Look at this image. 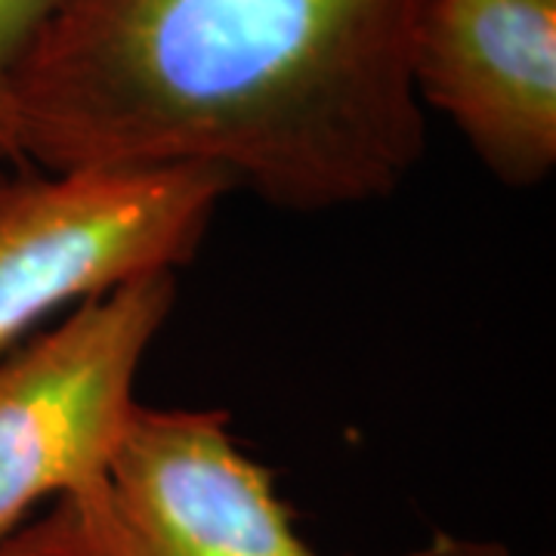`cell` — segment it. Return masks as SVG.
Returning a JSON list of instances; mask_svg holds the SVG:
<instances>
[{
    "label": "cell",
    "mask_w": 556,
    "mask_h": 556,
    "mask_svg": "<svg viewBox=\"0 0 556 556\" xmlns=\"http://www.w3.org/2000/svg\"><path fill=\"white\" fill-rule=\"evenodd\" d=\"M424 0H56L10 87L20 170L199 164L285 211L393 195L427 149Z\"/></svg>",
    "instance_id": "obj_1"
},
{
    "label": "cell",
    "mask_w": 556,
    "mask_h": 556,
    "mask_svg": "<svg viewBox=\"0 0 556 556\" xmlns=\"http://www.w3.org/2000/svg\"><path fill=\"white\" fill-rule=\"evenodd\" d=\"M0 556H321L223 412L137 402L100 473L43 504Z\"/></svg>",
    "instance_id": "obj_2"
},
{
    "label": "cell",
    "mask_w": 556,
    "mask_h": 556,
    "mask_svg": "<svg viewBox=\"0 0 556 556\" xmlns=\"http://www.w3.org/2000/svg\"><path fill=\"white\" fill-rule=\"evenodd\" d=\"M229 192L199 164L16 174L0 201V353L68 303L177 273Z\"/></svg>",
    "instance_id": "obj_3"
},
{
    "label": "cell",
    "mask_w": 556,
    "mask_h": 556,
    "mask_svg": "<svg viewBox=\"0 0 556 556\" xmlns=\"http://www.w3.org/2000/svg\"><path fill=\"white\" fill-rule=\"evenodd\" d=\"M174 300L177 273L134 278L0 358V544L105 467Z\"/></svg>",
    "instance_id": "obj_4"
},
{
    "label": "cell",
    "mask_w": 556,
    "mask_h": 556,
    "mask_svg": "<svg viewBox=\"0 0 556 556\" xmlns=\"http://www.w3.org/2000/svg\"><path fill=\"white\" fill-rule=\"evenodd\" d=\"M420 105H433L507 186L556 164V0H424L412 43Z\"/></svg>",
    "instance_id": "obj_5"
},
{
    "label": "cell",
    "mask_w": 556,
    "mask_h": 556,
    "mask_svg": "<svg viewBox=\"0 0 556 556\" xmlns=\"http://www.w3.org/2000/svg\"><path fill=\"white\" fill-rule=\"evenodd\" d=\"M56 0H0V170H20L7 134L10 87Z\"/></svg>",
    "instance_id": "obj_6"
},
{
    "label": "cell",
    "mask_w": 556,
    "mask_h": 556,
    "mask_svg": "<svg viewBox=\"0 0 556 556\" xmlns=\"http://www.w3.org/2000/svg\"><path fill=\"white\" fill-rule=\"evenodd\" d=\"M402 556H517L504 541L495 538H467L452 535V532H437L420 547Z\"/></svg>",
    "instance_id": "obj_7"
},
{
    "label": "cell",
    "mask_w": 556,
    "mask_h": 556,
    "mask_svg": "<svg viewBox=\"0 0 556 556\" xmlns=\"http://www.w3.org/2000/svg\"><path fill=\"white\" fill-rule=\"evenodd\" d=\"M16 174H22V170H0V201L7 199V192H10V182H13V177Z\"/></svg>",
    "instance_id": "obj_8"
}]
</instances>
